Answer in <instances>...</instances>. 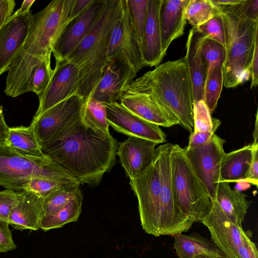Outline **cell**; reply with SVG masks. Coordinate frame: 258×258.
I'll list each match as a JSON object with an SVG mask.
<instances>
[{
  "instance_id": "1",
  "label": "cell",
  "mask_w": 258,
  "mask_h": 258,
  "mask_svg": "<svg viewBox=\"0 0 258 258\" xmlns=\"http://www.w3.org/2000/svg\"><path fill=\"white\" fill-rule=\"evenodd\" d=\"M118 143L111 135L99 133L81 118L41 147L43 153L80 183L98 186L115 165Z\"/></svg>"
},
{
  "instance_id": "2",
  "label": "cell",
  "mask_w": 258,
  "mask_h": 258,
  "mask_svg": "<svg viewBox=\"0 0 258 258\" xmlns=\"http://www.w3.org/2000/svg\"><path fill=\"white\" fill-rule=\"evenodd\" d=\"M68 23L58 8L48 5L33 14L30 31L8 69L5 94L12 97L28 92L30 78L42 62L51 59L54 45Z\"/></svg>"
},
{
  "instance_id": "3",
  "label": "cell",
  "mask_w": 258,
  "mask_h": 258,
  "mask_svg": "<svg viewBox=\"0 0 258 258\" xmlns=\"http://www.w3.org/2000/svg\"><path fill=\"white\" fill-rule=\"evenodd\" d=\"M245 2L218 7L225 33L223 85L227 88L236 87L250 78V64L258 37V21L247 16Z\"/></svg>"
},
{
  "instance_id": "4",
  "label": "cell",
  "mask_w": 258,
  "mask_h": 258,
  "mask_svg": "<svg viewBox=\"0 0 258 258\" xmlns=\"http://www.w3.org/2000/svg\"><path fill=\"white\" fill-rule=\"evenodd\" d=\"M121 10V0H106L90 31L66 58L78 69L80 86L78 93L85 100L91 96L107 60L111 32Z\"/></svg>"
},
{
  "instance_id": "5",
  "label": "cell",
  "mask_w": 258,
  "mask_h": 258,
  "mask_svg": "<svg viewBox=\"0 0 258 258\" xmlns=\"http://www.w3.org/2000/svg\"><path fill=\"white\" fill-rule=\"evenodd\" d=\"M158 101L191 133L194 130L192 86L185 56L166 61L144 74Z\"/></svg>"
},
{
  "instance_id": "6",
  "label": "cell",
  "mask_w": 258,
  "mask_h": 258,
  "mask_svg": "<svg viewBox=\"0 0 258 258\" xmlns=\"http://www.w3.org/2000/svg\"><path fill=\"white\" fill-rule=\"evenodd\" d=\"M37 177L79 182L47 155L30 157L0 144V186L22 191L29 180Z\"/></svg>"
},
{
  "instance_id": "7",
  "label": "cell",
  "mask_w": 258,
  "mask_h": 258,
  "mask_svg": "<svg viewBox=\"0 0 258 258\" xmlns=\"http://www.w3.org/2000/svg\"><path fill=\"white\" fill-rule=\"evenodd\" d=\"M170 159L176 204L194 222H201L211 209V198L187 159L184 148L172 144Z\"/></svg>"
},
{
  "instance_id": "8",
  "label": "cell",
  "mask_w": 258,
  "mask_h": 258,
  "mask_svg": "<svg viewBox=\"0 0 258 258\" xmlns=\"http://www.w3.org/2000/svg\"><path fill=\"white\" fill-rule=\"evenodd\" d=\"M130 185L138 201V209L143 230L148 234L160 236V199L161 173L158 151L152 164L132 180Z\"/></svg>"
},
{
  "instance_id": "9",
  "label": "cell",
  "mask_w": 258,
  "mask_h": 258,
  "mask_svg": "<svg viewBox=\"0 0 258 258\" xmlns=\"http://www.w3.org/2000/svg\"><path fill=\"white\" fill-rule=\"evenodd\" d=\"M172 144L165 143L157 147L160 157L161 190L160 199V235H174L184 232L194 221L177 207L173 192L170 155Z\"/></svg>"
},
{
  "instance_id": "10",
  "label": "cell",
  "mask_w": 258,
  "mask_h": 258,
  "mask_svg": "<svg viewBox=\"0 0 258 258\" xmlns=\"http://www.w3.org/2000/svg\"><path fill=\"white\" fill-rule=\"evenodd\" d=\"M119 102L137 116L159 126L179 124L178 120L158 101L145 74L133 81Z\"/></svg>"
},
{
  "instance_id": "11",
  "label": "cell",
  "mask_w": 258,
  "mask_h": 258,
  "mask_svg": "<svg viewBox=\"0 0 258 258\" xmlns=\"http://www.w3.org/2000/svg\"><path fill=\"white\" fill-rule=\"evenodd\" d=\"M85 101V98L77 92L43 113L33 116L30 125L41 147L82 118Z\"/></svg>"
},
{
  "instance_id": "12",
  "label": "cell",
  "mask_w": 258,
  "mask_h": 258,
  "mask_svg": "<svg viewBox=\"0 0 258 258\" xmlns=\"http://www.w3.org/2000/svg\"><path fill=\"white\" fill-rule=\"evenodd\" d=\"M137 74L124 54L116 53L108 57L90 97L102 103L119 102Z\"/></svg>"
},
{
  "instance_id": "13",
  "label": "cell",
  "mask_w": 258,
  "mask_h": 258,
  "mask_svg": "<svg viewBox=\"0 0 258 258\" xmlns=\"http://www.w3.org/2000/svg\"><path fill=\"white\" fill-rule=\"evenodd\" d=\"M211 201V209L201 222L208 228L213 243L223 254L229 258H239V248L250 239L252 233L232 222L216 199Z\"/></svg>"
},
{
  "instance_id": "14",
  "label": "cell",
  "mask_w": 258,
  "mask_h": 258,
  "mask_svg": "<svg viewBox=\"0 0 258 258\" xmlns=\"http://www.w3.org/2000/svg\"><path fill=\"white\" fill-rule=\"evenodd\" d=\"M225 141L214 134L206 145L195 149L184 148L185 155L206 188L211 200L215 199Z\"/></svg>"
},
{
  "instance_id": "15",
  "label": "cell",
  "mask_w": 258,
  "mask_h": 258,
  "mask_svg": "<svg viewBox=\"0 0 258 258\" xmlns=\"http://www.w3.org/2000/svg\"><path fill=\"white\" fill-rule=\"evenodd\" d=\"M106 0H93L63 29L52 50L55 61L66 59L88 34L99 17Z\"/></svg>"
},
{
  "instance_id": "16",
  "label": "cell",
  "mask_w": 258,
  "mask_h": 258,
  "mask_svg": "<svg viewBox=\"0 0 258 258\" xmlns=\"http://www.w3.org/2000/svg\"><path fill=\"white\" fill-rule=\"evenodd\" d=\"M119 53L126 56L137 73L147 67L125 0H121V13L112 29L108 46L107 58Z\"/></svg>"
},
{
  "instance_id": "17",
  "label": "cell",
  "mask_w": 258,
  "mask_h": 258,
  "mask_svg": "<svg viewBox=\"0 0 258 258\" xmlns=\"http://www.w3.org/2000/svg\"><path fill=\"white\" fill-rule=\"evenodd\" d=\"M79 71L75 64L65 59L55 61L51 80L38 96L39 104L34 115H38L78 92Z\"/></svg>"
},
{
  "instance_id": "18",
  "label": "cell",
  "mask_w": 258,
  "mask_h": 258,
  "mask_svg": "<svg viewBox=\"0 0 258 258\" xmlns=\"http://www.w3.org/2000/svg\"><path fill=\"white\" fill-rule=\"evenodd\" d=\"M103 104L106 108L108 124L117 132L159 144L166 142V135L159 125L137 116L119 102Z\"/></svg>"
},
{
  "instance_id": "19",
  "label": "cell",
  "mask_w": 258,
  "mask_h": 258,
  "mask_svg": "<svg viewBox=\"0 0 258 258\" xmlns=\"http://www.w3.org/2000/svg\"><path fill=\"white\" fill-rule=\"evenodd\" d=\"M33 20L31 11L21 16L13 14L0 29V75L8 71L28 37Z\"/></svg>"
},
{
  "instance_id": "20",
  "label": "cell",
  "mask_w": 258,
  "mask_h": 258,
  "mask_svg": "<svg viewBox=\"0 0 258 258\" xmlns=\"http://www.w3.org/2000/svg\"><path fill=\"white\" fill-rule=\"evenodd\" d=\"M159 143L130 136L118 145L117 155L127 177L132 180L152 164Z\"/></svg>"
},
{
  "instance_id": "21",
  "label": "cell",
  "mask_w": 258,
  "mask_h": 258,
  "mask_svg": "<svg viewBox=\"0 0 258 258\" xmlns=\"http://www.w3.org/2000/svg\"><path fill=\"white\" fill-rule=\"evenodd\" d=\"M206 38L193 27L189 31L186 43L185 58L191 83L193 104L204 98L208 67L202 53V45Z\"/></svg>"
},
{
  "instance_id": "22",
  "label": "cell",
  "mask_w": 258,
  "mask_h": 258,
  "mask_svg": "<svg viewBox=\"0 0 258 258\" xmlns=\"http://www.w3.org/2000/svg\"><path fill=\"white\" fill-rule=\"evenodd\" d=\"M189 0H162L159 13L161 47L163 54L175 39L184 34L186 7Z\"/></svg>"
},
{
  "instance_id": "23",
  "label": "cell",
  "mask_w": 258,
  "mask_h": 258,
  "mask_svg": "<svg viewBox=\"0 0 258 258\" xmlns=\"http://www.w3.org/2000/svg\"><path fill=\"white\" fill-rule=\"evenodd\" d=\"M162 0H148L147 17L141 44L147 66H157L165 56L162 50L159 13Z\"/></svg>"
},
{
  "instance_id": "24",
  "label": "cell",
  "mask_w": 258,
  "mask_h": 258,
  "mask_svg": "<svg viewBox=\"0 0 258 258\" xmlns=\"http://www.w3.org/2000/svg\"><path fill=\"white\" fill-rule=\"evenodd\" d=\"M22 191L23 197L11 211L8 222L17 230H37L43 215V198L30 191Z\"/></svg>"
},
{
  "instance_id": "25",
  "label": "cell",
  "mask_w": 258,
  "mask_h": 258,
  "mask_svg": "<svg viewBox=\"0 0 258 258\" xmlns=\"http://www.w3.org/2000/svg\"><path fill=\"white\" fill-rule=\"evenodd\" d=\"M246 195L232 189L228 182L218 183L215 199L227 217L234 224L242 227V223L251 202Z\"/></svg>"
},
{
  "instance_id": "26",
  "label": "cell",
  "mask_w": 258,
  "mask_h": 258,
  "mask_svg": "<svg viewBox=\"0 0 258 258\" xmlns=\"http://www.w3.org/2000/svg\"><path fill=\"white\" fill-rule=\"evenodd\" d=\"M256 146L248 145L225 153L220 164L219 182H244Z\"/></svg>"
},
{
  "instance_id": "27",
  "label": "cell",
  "mask_w": 258,
  "mask_h": 258,
  "mask_svg": "<svg viewBox=\"0 0 258 258\" xmlns=\"http://www.w3.org/2000/svg\"><path fill=\"white\" fill-rule=\"evenodd\" d=\"M173 236V247L179 258H194L201 254L219 256L222 254L213 242L199 234L180 233Z\"/></svg>"
},
{
  "instance_id": "28",
  "label": "cell",
  "mask_w": 258,
  "mask_h": 258,
  "mask_svg": "<svg viewBox=\"0 0 258 258\" xmlns=\"http://www.w3.org/2000/svg\"><path fill=\"white\" fill-rule=\"evenodd\" d=\"M3 144L22 154L30 157H42L45 155L30 125L9 127L7 139Z\"/></svg>"
},
{
  "instance_id": "29",
  "label": "cell",
  "mask_w": 258,
  "mask_h": 258,
  "mask_svg": "<svg viewBox=\"0 0 258 258\" xmlns=\"http://www.w3.org/2000/svg\"><path fill=\"white\" fill-rule=\"evenodd\" d=\"M83 200V194L80 190L74 199L57 212L43 215L41 221L40 229L47 231L61 228L69 223L77 222L81 213Z\"/></svg>"
},
{
  "instance_id": "30",
  "label": "cell",
  "mask_w": 258,
  "mask_h": 258,
  "mask_svg": "<svg viewBox=\"0 0 258 258\" xmlns=\"http://www.w3.org/2000/svg\"><path fill=\"white\" fill-rule=\"evenodd\" d=\"M82 119L86 125L95 131L106 135H110L105 107L103 103L92 97H89L85 101Z\"/></svg>"
},
{
  "instance_id": "31",
  "label": "cell",
  "mask_w": 258,
  "mask_h": 258,
  "mask_svg": "<svg viewBox=\"0 0 258 258\" xmlns=\"http://www.w3.org/2000/svg\"><path fill=\"white\" fill-rule=\"evenodd\" d=\"M219 13V7L211 0H189L185 8V16L189 24L197 27Z\"/></svg>"
},
{
  "instance_id": "32",
  "label": "cell",
  "mask_w": 258,
  "mask_h": 258,
  "mask_svg": "<svg viewBox=\"0 0 258 258\" xmlns=\"http://www.w3.org/2000/svg\"><path fill=\"white\" fill-rule=\"evenodd\" d=\"M223 83V67H218L208 70L204 86V101L211 114L217 107Z\"/></svg>"
},
{
  "instance_id": "33",
  "label": "cell",
  "mask_w": 258,
  "mask_h": 258,
  "mask_svg": "<svg viewBox=\"0 0 258 258\" xmlns=\"http://www.w3.org/2000/svg\"><path fill=\"white\" fill-rule=\"evenodd\" d=\"M80 183L60 188L43 199V215L54 213L74 199L81 190Z\"/></svg>"
},
{
  "instance_id": "34",
  "label": "cell",
  "mask_w": 258,
  "mask_h": 258,
  "mask_svg": "<svg viewBox=\"0 0 258 258\" xmlns=\"http://www.w3.org/2000/svg\"><path fill=\"white\" fill-rule=\"evenodd\" d=\"M194 130L192 132L216 131L221 124L218 118H212L211 114L204 100L193 104Z\"/></svg>"
},
{
  "instance_id": "35",
  "label": "cell",
  "mask_w": 258,
  "mask_h": 258,
  "mask_svg": "<svg viewBox=\"0 0 258 258\" xmlns=\"http://www.w3.org/2000/svg\"><path fill=\"white\" fill-rule=\"evenodd\" d=\"M133 25L141 46L147 17L148 0H125Z\"/></svg>"
},
{
  "instance_id": "36",
  "label": "cell",
  "mask_w": 258,
  "mask_h": 258,
  "mask_svg": "<svg viewBox=\"0 0 258 258\" xmlns=\"http://www.w3.org/2000/svg\"><path fill=\"white\" fill-rule=\"evenodd\" d=\"M53 74L51 59L44 60L34 70L30 78L28 92H34L39 96L49 83Z\"/></svg>"
},
{
  "instance_id": "37",
  "label": "cell",
  "mask_w": 258,
  "mask_h": 258,
  "mask_svg": "<svg viewBox=\"0 0 258 258\" xmlns=\"http://www.w3.org/2000/svg\"><path fill=\"white\" fill-rule=\"evenodd\" d=\"M76 183H80L37 177L29 180L24 186L23 191H32L44 199L60 188Z\"/></svg>"
},
{
  "instance_id": "38",
  "label": "cell",
  "mask_w": 258,
  "mask_h": 258,
  "mask_svg": "<svg viewBox=\"0 0 258 258\" xmlns=\"http://www.w3.org/2000/svg\"><path fill=\"white\" fill-rule=\"evenodd\" d=\"M202 53L207 63L208 70L223 67L225 59V48L218 42L206 38L202 45Z\"/></svg>"
},
{
  "instance_id": "39",
  "label": "cell",
  "mask_w": 258,
  "mask_h": 258,
  "mask_svg": "<svg viewBox=\"0 0 258 258\" xmlns=\"http://www.w3.org/2000/svg\"><path fill=\"white\" fill-rule=\"evenodd\" d=\"M196 28L207 38L214 40L225 47L224 30L220 13Z\"/></svg>"
},
{
  "instance_id": "40",
  "label": "cell",
  "mask_w": 258,
  "mask_h": 258,
  "mask_svg": "<svg viewBox=\"0 0 258 258\" xmlns=\"http://www.w3.org/2000/svg\"><path fill=\"white\" fill-rule=\"evenodd\" d=\"M22 197V191L7 189L0 191V219L8 221L11 211Z\"/></svg>"
},
{
  "instance_id": "41",
  "label": "cell",
  "mask_w": 258,
  "mask_h": 258,
  "mask_svg": "<svg viewBox=\"0 0 258 258\" xmlns=\"http://www.w3.org/2000/svg\"><path fill=\"white\" fill-rule=\"evenodd\" d=\"M8 221L0 219V252H6L17 248Z\"/></svg>"
},
{
  "instance_id": "42",
  "label": "cell",
  "mask_w": 258,
  "mask_h": 258,
  "mask_svg": "<svg viewBox=\"0 0 258 258\" xmlns=\"http://www.w3.org/2000/svg\"><path fill=\"white\" fill-rule=\"evenodd\" d=\"M215 131L192 132L189 137L188 144L186 149H195L208 144L215 134Z\"/></svg>"
},
{
  "instance_id": "43",
  "label": "cell",
  "mask_w": 258,
  "mask_h": 258,
  "mask_svg": "<svg viewBox=\"0 0 258 258\" xmlns=\"http://www.w3.org/2000/svg\"><path fill=\"white\" fill-rule=\"evenodd\" d=\"M256 187L258 184V146L254 147L251 162L244 181Z\"/></svg>"
},
{
  "instance_id": "44",
  "label": "cell",
  "mask_w": 258,
  "mask_h": 258,
  "mask_svg": "<svg viewBox=\"0 0 258 258\" xmlns=\"http://www.w3.org/2000/svg\"><path fill=\"white\" fill-rule=\"evenodd\" d=\"M15 5L14 0H0V29L13 15Z\"/></svg>"
},
{
  "instance_id": "45",
  "label": "cell",
  "mask_w": 258,
  "mask_h": 258,
  "mask_svg": "<svg viewBox=\"0 0 258 258\" xmlns=\"http://www.w3.org/2000/svg\"><path fill=\"white\" fill-rule=\"evenodd\" d=\"M250 89H252L256 87L258 84V37L255 40L250 64Z\"/></svg>"
},
{
  "instance_id": "46",
  "label": "cell",
  "mask_w": 258,
  "mask_h": 258,
  "mask_svg": "<svg viewBox=\"0 0 258 258\" xmlns=\"http://www.w3.org/2000/svg\"><path fill=\"white\" fill-rule=\"evenodd\" d=\"M239 258H258L255 244L250 239L243 243L238 249Z\"/></svg>"
},
{
  "instance_id": "47",
  "label": "cell",
  "mask_w": 258,
  "mask_h": 258,
  "mask_svg": "<svg viewBox=\"0 0 258 258\" xmlns=\"http://www.w3.org/2000/svg\"><path fill=\"white\" fill-rule=\"evenodd\" d=\"M93 0H74L70 13V17L74 18L84 10L92 3Z\"/></svg>"
},
{
  "instance_id": "48",
  "label": "cell",
  "mask_w": 258,
  "mask_h": 258,
  "mask_svg": "<svg viewBox=\"0 0 258 258\" xmlns=\"http://www.w3.org/2000/svg\"><path fill=\"white\" fill-rule=\"evenodd\" d=\"M244 6L247 16L254 21H258V1L245 0Z\"/></svg>"
},
{
  "instance_id": "49",
  "label": "cell",
  "mask_w": 258,
  "mask_h": 258,
  "mask_svg": "<svg viewBox=\"0 0 258 258\" xmlns=\"http://www.w3.org/2000/svg\"><path fill=\"white\" fill-rule=\"evenodd\" d=\"M9 127L7 125L3 113V108L0 105V144L7 139Z\"/></svg>"
},
{
  "instance_id": "50",
  "label": "cell",
  "mask_w": 258,
  "mask_h": 258,
  "mask_svg": "<svg viewBox=\"0 0 258 258\" xmlns=\"http://www.w3.org/2000/svg\"><path fill=\"white\" fill-rule=\"evenodd\" d=\"M34 2L35 0L24 1L21 7L16 11L13 15L15 16H21L26 14L30 11V8Z\"/></svg>"
},
{
  "instance_id": "51",
  "label": "cell",
  "mask_w": 258,
  "mask_h": 258,
  "mask_svg": "<svg viewBox=\"0 0 258 258\" xmlns=\"http://www.w3.org/2000/svg\"><path fill=\"white\" fill-rule=\"evenodd\" d=\"M212 2L218 7L233 6L243 3L245 0H211Z\"/></svg>"
},
{
  "instance_id": "52",
  "label": "cell",
  "mask_w": 258,
  "mask_h": 258,
  "mask_svg": "<svg viewBox=\"0 0 258 258\" xmlns=\"http://www.w3.org/2000/svg\"><path fill=\"white\" fill-rule=\"evenodd\" d=\"M255 125L253 133V142L252 144V145H258L257 139H258V130H257V111L255 116Z\"/></svg>"
},
{
  "instance_id": "53",
  "label": "cell",
  "mask_w": 258,
  "mask_h": 258,
  "mask_svg": "<svg viewBox=\"0 0 258 258\" xmlns=\"http://www.w3.org/2000/svg\"><path fill=\"white\" fill-rule=\"evenodd\" d=\"M194 258H218V256L211 254H201L195 256Z\"/></svg>"
},
{
  "instance_id": "54",
  "label": "cell",
  "mask_w": 258,
  "mask_h": 258,
  "mask_svg": "<svg viewBox=\"0 0 258 258\" xmlns=\"http://www.w3.org/2000/svg\"><path fill=\"white\" fill-rule=\"evenodd\" d=\"M218 258H229V257L226 256V255H225L224 254H223L222 253V254L220 256H218Z\"/></svg>"
}]
</instances>
